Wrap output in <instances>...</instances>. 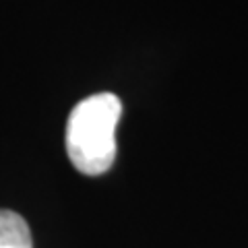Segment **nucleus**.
<instances>
[{
    "label": "nucleus",
    "mask_w": 248,
    "mask_h": 248,
    "mask_svg": "<svg viewBox=\"0 0 248 248\" xmlns=\"http://www.w3.org/2000/svg\"><path fill=\"white\" fill-rule=\"evenodd\" d=\"M122 102L114 93H95L79 102L66 122V153L81 174L99 176L116 159V126Z\"/></svg>",
    "instance_id": "obj_1"
},
{
    "label": "nucleus",
    "mask_w": 248,
    "mask_h": 248,
    "mask_svg": "<svg viewBox=\"0 0 248 248\" xmlns=\"http://www.w3.org/2000/svg\"><path fill=\"white\" fill-rule=\"evenodd\" d=\"M0 248H33L27 221L11 209H0Z\"/></svg>",
    "instance_id": "obj_2"
}]
</instances>
